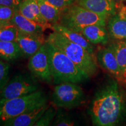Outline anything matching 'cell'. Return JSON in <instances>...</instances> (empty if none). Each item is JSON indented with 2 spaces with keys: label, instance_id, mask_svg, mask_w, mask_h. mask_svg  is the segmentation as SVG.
Returning a JSON list of instances; mask_svg holds the SVG:
<instances>
[{
  "label": "cell",
  "instance_id": "19",
  "mask_svg": "<svg viewBox=\"0 0 126 126\" xmlns=\"http://www.w3.org/2000/svg\"><path fill=\"white\" fill-rule=\"evenodd\" d=\"M40 12L48 23H59L61 10L47 0H37Z\"/></svg>",
  "mask_w": 126,
  "mask_h": 126
},
{
  "label": "cell",
  "instance_id": "29",
  "mask_svg": "<svg viewBox=\"0 0 126 126\" xmlns=\"http://www.w3.org/2000/svg\"><path fill=\"white\" fill-rule=\"evenodd\" d=\"M11 22H5V21H2V20H0V28H2L3 27H5V26H7L10 24Z\"/></svg>",
  "mask_w": 126,
  "mask_h": 126
},
{
  "label": "cell",
  "instance_id": "21",
  "mask_svg": "<svg viewBox=\"0 0 126 126\" xmlns=\"http://www.w3.org/2000/svg\"><path fill=\"white\" fill-rule=\"evenodd\" d=\"M19 33V30L12 23L0 28V41L14 42L16 40Z\"/></svg>",
  "mask_w": 126,
  "mask_h": 126
},
{
  "label": "cell",
  "instance_id": "18",
  "mask_svg": "<svg viewBox=\"0 0 126 126\" xmlns=\"http://www.w3.org/2000/svg\"><path fill=\"white\" fill-rule=\"evenodd\" d=\"M22 55L20 47L16 41H0V57L2 59L7 61H12L18 59Z\"/></svg>",
  "mask_w": 126,
  "mask_h": 126
},
{
  "label": "cell",
  "instance_id": "13",
  "mask_svg": "<svg viewBox=\"0 0 126 126\" xmlns=\"http://www.w3.org/2000/svg\"><path fill=\"white\" fill-rule=\"evenodd\" d=\"M110 35L118 40H126V6H123L108 22Z\"/></svg>",
  "mask_w": 126,
  "mask_h": 126
},
{
  "label": "cell",
  "instance_id": "25",
  "mask_svg": "<svg viewBox=\"0 0 126 126\" xmlns=\"http://www.w3.org/2000/svg\"><path fill=\"white\" fill-rule=\"evenodd\" d=\"M17 9L7 6L0 5V20L11 22Z\"/></svg>",
  "mask_w": 126,
  "mask_h": 126
},
{
  "label": "cell",
  "instance_id": "22",
  "mask_svg": "<svg viewBox=\"0 0 126 126\" xmlns=\"http://www.w3.org/2000/svg\"><path fill=\"white\" fill-rule=\"evenodd\" d=\"M57 111L54 107H48L40 119L34 124L35 126H48L51 125L56 116Z\"/></svg>",
  "mask_w": 126,
  "mask_h": 126
},
{
  "label": "cell",
  "instance_id": "4",
  "mask_svg": "<svg viewBox=\"0 0 126 126\" xmlns=\"http://www.w3.org/2000/svg\"><path fill=\"white\" fill-rule=\"evenodd\" d=\"M47 102V96L40 90L16 98L0 99V122L2 123Z\"/></svg>",
  "mask_w": 126,
  "mask_h": 126
},
{
  "label": "cell",
  "instance_id": "11",
  "mask_svg": "<svg viewBox=\"0 0 126 126\" xmlns=\"http://www.w3.org/2000/svg\"><path fill=\"white\" fill-rule=\"evenodd\" d=\"M47 104L28 110L19 116L2 123L5 126H32L40 119L48 108Z\"/></svg>",
  "mask_w": 126,
  "mask_h": 126
},
{
  "label": "cell",
  "instance_id": "24",
  "mask_svg": "<svg viewBox=\"0 0 126 126\" xmlns=\"http://www.w3.org/2000/svg\"><path fill=\"white\" fill-rule=\"evenodd\" d=\"M10 65L0 61V91L5 86L9 81Z\"/></svg>",
  "mask_w": 126,
  "mask_h": 126
},
{
  "label": "cell",
  "instance_id": "23",
  "mask_svg": "<svg viewBox=\"0 0 126 126\" xmlns=\"http://www.w3.org/2000/svg\"><path fill=\"white\" fill-rule=\"evenodd\" d=\"M52 124L53 126H72L74 125V123L72 122L70 117L61 110L57 112L56 119Z\"/></svg>",
  "mask_w": 126,
  "mask_h": 126
},
{
  "label": "cell",
  "instance_id": "6",
  "mask_svg": "<svg viewBox=\"0 0 126 126\" xmlns=\"http://www.w3.org/2000/svg\"><path fill=\"white\" fill-rule=\"evenodd\" d=\"M84 99L82 89L77 83L65 82L55 86L51 96L53 105L57 108L72 109L81 105Z\"/></svg>",
  "mask_w": 126,
  "mask_h": 126
},
{
  "label": "cell",
  "instance_id": "7",
  "mask_svg": "<svg viewBox=\"0 0 126 126\" xmlns=\"http://www.w3.org/2000/svg\"><path fill=\"white\" fill-rule=\"evenodd\" d=\"M39 90V83L28 74H18L9 80L0 91V99H11L27 95Z\"/></svg>",
  "mask_w": 126,
  "mask_h": 126
},
{
  "label": "cell",
  "instance_id": "12",
  "mask_svg": "<svg viewBox=\"0 0 126 126\" xmlns=\"http://www.w3.org/2000/svg\"><path fill=\"white\" fill-rule=\"evenodd\" d=\"M77 4L88 10L108 18L116 13L112 0H77Z\"/></svg>",
  "mask_w": 126,
  "mask_h": 126
},
{
  "label": "cell",
  "instance_id": "5",
  "mask_svg": "<svg viewBox=\"0 0 126 126\" xmlns=\"http://www.w3.org/2000/svg\"><path fill=\"white\" fill-rule=\"evenodd\" d=\"M106 17L88 10L79 5H71L61 9L59 23L72 31L79 32L91 25L106 26Z\"/></svg>",
  "mask_w": 126,
  "mask_h": 126
},
{
  "label": "cell",
  "instance_id": "15",
  "mask_svg": "<svg viewBox=\"0 0 126 126\" xmlns=\"http://www.w3.org/2000/svg\"><path fill=\"white\" fill-rule=\"evenodd\" d=\"M11 23L15 25L18 30L22 32L30 34H41L47 29L46 26L25 18L19 12L18 9L16 10Z\"/></svg>",
  "mask_w": 126,
  "mask_h": 126
},
{
  "label": "cell",
  "instance_id": "8",
  "mask_svg": "<svg viewBox=\"0 0 126 126\" xmlns=\"http://www.w3.org/2000/svg\"><path fill=\"white\" fill-rule=\"evenodd\" d=\"M28 68L35 78L48 83L53 82L46 43L30 57Z\"/></svg>",
  "mask_w": 126,
  "mask_h": 126
},
{
  "label": "cell",
  "instance_id": "1",
  "mask_svg": "<svg viewBox=\"0 0 126 126\" xmlns=\"http://www.w3.org/2000/svg\"><path fill=\"white\" fill-rule=\"evenodd\" d=\"M125 113V101L115 81L97 91L90 108L93 124L98 126L117 125L122 122Z\"/></svg>",
  "mask_w": 126,
  "mask_h": 126
},
{
  "label": "cell",
  "instance_id": "20",
  "mask_svg": "<svg viewBox=\"0 0 126 126\" xmlns=\"http://www.w3.org/2000/svg\"><path fill=\"white\" fill-rule=\"evenodd\" d=\"M118 64L122 72L123 82L126 83V40H121L113 44Z\"/></svg>",
  "mask_w": 126,
  "mask_h": 126
},
{
  "label": "cell",
  "instance_id": "14",
  "mask_svg": "<svg viewBox=\"0 0 126 126\" xmlns=\"http://www.w3.org/2000/svg\"><path fill=\"white\" fill-rule=\"evenodd\" d=\"M18 10L22 15L28 19L45 25L48 28H51L52 25L48 23L41 14L37 0H23L20 3Z\"/></svg>",
  "mask_w": 126,
  "mask_h": 126
},
{
  "label": "cell",
  "instance_id": "16",
  "mask_svg": "<svg viewBox=\"0 0 126 126\" xmlns=\"http://www.w3.org/2000/svg\"><path fill=\"white\" fill-rule=\"evenodd\" d=\"M51 29L61 34L71 42L81 46L91 54L94 55V49L92 43L86 40L79 32L68 29L59 23L52 24Z\"/></svg>",
  "mask_w": 126,
  "mask_h": 126
},
{
  "label": "cell",
  "instance_id": "3",
  "mask_svg": "<svg viewBox=\"0 0 126 126\" xmlns=\"http://www.w3.org/2000/svg\"><path fill=\"white\" fill-rule=\"evenodd\" d=\"M46 42L61 50L89 77L97 73V65L94 55L81 46L71 42L56 31L50 33Z\"/></svg>",
  "mask_w": 126,
  "mask_h": 126
},
{
  "label": "cell",
  "instance_id": "26",
  "mask_svg": "<svg viewBox=\"0 0 126 126\" xmlns=\"http://www.w3.org/2000/svg\"><path fill=\"white\" fill-rule=\"evenodd\" d=\"M47 1L60 10L71 5L74 2V0H47Z\"/></svg>",
  "mask_w": 126,
  "mask_h": 126
},
{
  "label": "cell",
  "instance_id": "10",
  "mask_svg": "<svg viewBox=\"0 0 126 126\" xmlns=\"http://www.w3.org/2000/svg\"><path fill=\"white\" fill-rule=\"evenodd\" d=\"M16 42L20 47L22 54L26 57H30L46 43V40L43 33L30 34L19 31Z\"/></svg>",
  "mask_w": 126,
  "mask_h": 126
},
{
  "label": "cell",
  "instance_id": "27",
  "mask_svg": "<svg viewBox=\"0 0 126 126\" xmlns=\"http://www.w3.org/2000/svg\"><path fill=\"white\" fill-rule=\"evenodd\" d=\"M21 2L20 0H0V5L18 8Z\"/></svg>",
  "mask_w": 126,
  "mask_h": 126
},
{
  "label": "cell",
  "instance_id": "2",
  "mask_svg": "<svg viewBox=\"0 0 126 126\" xmlns=\"http://www.w3.org/2000/svg\"><path fill=\"white\" fill-rule=\"evenodd\" d=\"M50 71L54 84L70 82L75 83L86 81L89 77L61 50L46 42Z\"/></svg>",
  "mask_w": 126,
  "mask_h": 126
},
{
  "label": "cell",
  "instance_id": "17",
  "mask_svg": "<svg viewBox=\"0 0 126 126\" xmlns=\"http://www.w3.org/2000/svg\"><path fill=\"white\" fill-rule=\"evenodd\" d=\"M91 43L105 45L109 41V34L105 26L91 25L82 28L78 32Z\"/></svg>",
  "mask_w": 126,
  "mask_h": 126
},
{
  "label": "cell",
  "instance_id": "9",
  "mask_svg": "<svg viewBox=\"0 0 126 126\" xmlns=\"http://www.w3.org/2000/svg\"><path fill=\"white\" fill-rule=\"evenodd\" d=\"M97 60L102 68L114 76L117 81L123 82L122 72L116 59L113 44L99 50Z\"/></svg>",
  "mask_w": 126,
  "mask_h": 126
},
{
  "label": "cell",
  "instance_id": "28",
  "mask_svg": "<svg viewBox=\"0 0 126 126\" xmlns=\"http://www.w3.org/2000/svg\"><path fill=\"white\" fill-rule=\"evenodd\" d=\"M112 1L114 3L116 10L117 9H120L123 6V4L122 2L123 0H112Z\"/></svg>",
  "mask_w": 126,
  "mask_h": 126
}]
</instances>
